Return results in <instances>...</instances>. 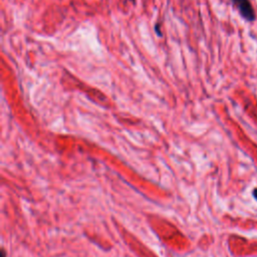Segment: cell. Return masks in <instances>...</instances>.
I'll list each match as a JSON object with an SVG mask.
<instances>
[{"mask_svg":"<svg viewBox=\"0 0 257 257\" xmlns=\"http://www.w3.org/2000/svg\"><path fill=\"white\" fill-rule=\"evenodd\" d=\"M238 10L243 19L248 22H253L256 19V12L250 0H230Z\"/></svg>","mask_w":257,"mask_h":257,"instance_id":"obj_1","label":"cell"},{"mask_svg":"<svg viewBox=\"0 0 257 257\" xmlns=\"http://www.w3.org/2000/svg\"><path fill=\"white\" fill-rule=\"evenodd\" d=\"M252 195H253V197H254V198L257 200V188L253 190V192H252Z\"/></svg>","mask_w":257,"mask_h":257,"instance_id":"obj_2","label":"cell"},{"mask_svg":"<svg viewBox=\"0 0 257 257\" xmlns=\"http://www.w3.org/2000/svg\"><path fill=\"white\" fill-rule=\"evenodd\" d=\"M1 252H2V257H5V250H4V248L1 250Z\"/></svg>","mask_w":257,"mask_h":257,"instance_id":"obj_3","label":"cell"},{"mask_svg":"<svg viewBox=\"0 0 257 257\" xmlns=\"http://www.w3.org/2000/svg\"><path fill=\"white\" fill-rule=\"evenodd\" d=\"M130 1H132V2H135V0H130Z\"/></svg>","mask_w":257,"mask_h":257,"instance_id":"obj_4","label":"cell"}]
</instances>
